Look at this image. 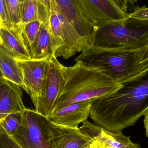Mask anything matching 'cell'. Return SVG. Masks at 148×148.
<instances>
[{
    "label": "cell",
    "mask_w": 148,
    "mask_h": 148,
    "mask_svg": "<svg viewBox=\"0 0 148 148\" xmlns=\"http://www.w3.org/2000/svg\"><path fill=\"white\" fill-rule=\"evenodd\" d=\"M123 10L126 12L128 6V3H133L132 0H113Z\"/></svg>",
    "instance_id": "cell-23"
},
{
    "label": "cell",
    "mask_w": 148,
    "mask_h": 148,
    "mask_svg": "<svg viewBox=\"0 0 148 148\" xmlns=\"http://www.w3.org/2000/svg\"><path fill=\"white\" fill-rule=\"evenodd\" d=\"M148 59V47L146 49V50H145V52H144V54H143V56L142 58L141 61L140 63L142 62H143L145 61Z\"/></svg>",
    "instance_id": "cell-27"
},
{
    "label": "cell",
    "mask_w": 148,
    "mask_h": 148,
    "mask_svg": "<svg viewBox=\"0 0 148 148\" xmlns=\"http://www.w3.org/2000/svg\"><path fill=\"white\" fill-rule=\"evenodd\" d=\"M30 54L31 59L35 60H44L53 55L51 49L49 21L46 23H42Z\"/></svg>",
    "instance_id": "cell-15"
},
{
    "label": "cell",
    "mask_w": 148,
    "mask_h": 148,
    "mask_svg": "<svg viewBox=\"0 0 148 148\" xmlns=\"http://www.w3.org/2000/svg\"><path fill=\"white\" fill-rule=\"evenodd\" d=\"M144 124L145 126V130H146V136L148 138V110L144 115Z\"/></svg>",
    "instance_id": "cell-26"
},
{
    "label": "cell",
    "mask_w": 148,
    "mask_h": 148,
    "mask_svg": "<svg viewBox=\"0 0 148 148\" xmlns=\"http://www.w3.org/2000/svg\"><path fill=\"white\" fill-rule=\"evenodd\" d=\"M56 8L80 36L91 46L94 27L83 14L75 0H53Z\"/></svg>",
    "instance_id": "cell-9"
},
{
    "label": "cell",
    "mask_w": 148,
    "mask_h": 148,
    "mask_svg": "<svg viewBox=\"0 0 148 148\" xmlns=\"http://www.w3.org/2000/svg\"><path fill=\"white\" fill-rule=\"evenodd\" d=\"M95 140L112 148H141L139 144L132 142L129 136L124 135L121 131L112 132L102 127L93 139Z\"/></svg>",
    "instance_id": "cell-16"
},
{
    "label": "cell",
    "mask_w": 148,
    "mask_h": 148,
    "mask_svg": "<svg viewBox=\"0 0 148 148\" xmlns=\"http://www.w3.org/2000/svg\"><path fill=\"white\" fill-rule=\"evenodd\" d=\"M22 25L36 21H40V8L35 0L25 1L20 4Z\"/></svg>",
    "instance_id": "cell-17"
},
{
    "label": "cell",
    "mask_w": 148,
    "mask_h": 148,
    "mask_svg": "<svg viewBox=\"0 0 148 148\" xmlns=\"http://www.w3.org/2000/svg\"><path fill=\"white\" fill-rule=\"evenodd\" d=\"M85 148H90V146H89V147H87Z\"/></svg>",
    "instance_id": "cell-31"
},
{
    "label": "cell",
    "mask_w": 148,
    "mask_h": 148,
    "mask_svg": "<svg viewBox=\"0 0 148 148\" xmlns=\"http://www.w3.org/2000/svg\"><path fill=\"white\" fill-rule=\"evenodd\" d=\"M50 122L35 110L26 108L21 125L11 136L22 148H53L50 141Z\"/></svg>",
    "instance_id": "cell-5"
},
{
    "label": "cell",
    "mask_w": 148,
    "mask_h": 148,
    "mask_svg": "<svg viewBox=\"0 0 148 148\" xmlns=\"http://www.w3.org/2000/svg\"><path fill=\"white\" fill-rule=\"evenodd\" d=\"M21 88L4 77L0 78V121L8 115L22 112L26 108Z\"/></svg>",
    "instance_id": "cell-12"
},
{
    "label": "cell",
    "mask_w": 148,
    "mask_h": 148,
    "mask_svg": "<svg viewBox=\"0 0 148 148\" xmlns=\"http://www.w3.org/2000/svg\"><path fill=\"white\" fill-rule=\"evenodd\" d=\"M62 71L64 83L51 114L74 103L110 95L123 86L103 69L81 61L72 66L62 65Z\"/></svg>",
    "instance_id": "cell-2"
},
{
    "label": "cell",
    "mask_w": 148,
    "mask_h": 148,
    "mask_svg": "<svg viewBox=\"0 0 148 148\" xmlns=\"http://www.w3.org/2000/svg\"><path fill=\"white\" fill-rule=\"evenodd\" d=\"M62 65L54 56H50L41 96L35 106L38 113L47 117L52 113L63 87Z\"/></svg>",
    "instance_id": "cell-6"
},
{
    "label": "cell",
    "mask_w": 148,
    "mask_h": 148,
    "mask_svg": "<svg viewBox=\"0 0 148 148\" xmlns=\"http://www.w3.org/2000/svg\"><path fill=\"white\" fill-rule=\"evenodd\" d=\"M1 27H0V45H1L2 43V40L1 37Z\"/></svg>",
    "instance_id": "cell-28"
},
{
    "label": "cell",
    "mask_w": 148,
    "mask_h": 148,
    "mask_svg": "<svg viewBox=\"0 0 148 148\" xmlns=\"http://www.w3.org/2000/svg\"><path fill=\"white\" fill-rule=\"evenodd\" d=\"M0 71L5 79L25 89L21 69L14 57L0 45Z\"/></svg>",
    "instance_id": "cell-14"
},
{
    "label": "cell",
    "mask_w": 148,
    "mask_h": 148,
    "mask_svg": "<svg viewBox=\"0 0 148 148\" xmlns=\"http://www.w3.org/2000/svg\"><path fill=\"white\" fill-rule=\"evenodd\" d=\"M143 70L115 92L95 100L89 116L94 122L112 132L134 125L148 110V59Z\"/></svg>",
    "instance_id": "cell-1"
},
{
    "label": "cell",
    "mask_w": 148,
    "mask_h": 148,
    "mask_svg": "<svg viewBox=\"0 0 148 148\" xmlns=\"http://www.w3.org/2000/svg\"><path fill=\"white\" fill-rule=\"evenodd\" d=\"M50 122V141L53 148H85L93 142L78 128L65 127Z\"/></svg>",
    "instance_id": "cell-10"
},
{
    "label": "cell",
    "mask_w": 148,
    "mask_h": 148,
    "mask_svg": "<svg viewBox=\"0 0 148 148\" xmlns=\"http://www.w3.org/2000/svg\"><path fill=\"white\" fill-rule=\"evenodd\" d=\"M83 14L95 27L129 16L113 0H75Z\"/></svg>",
    "instance_id": "cell-7"
},
{
    "label": "cell",
    "mask_w": 148,
    "mask_h": 148,
    "mask_svg": "<svg viewBox=\"0 0 148 148\" xmlns=\"http://www.w3.org/2000/svg\"><path fill=\"white\" fill-rule=\"evenodd\" d=\"M2 77H3V76L2 74L0 71V78H2Z\"/></svg>",
    "instance_id": "cell-29"
},
{
    "label": "cell",
    "mask_w": 148,
    "mask_h": 148,
    "mask_svg": "<svg viewBox=\"0 0 148 148\" xmlns=\"http://www.w3.org/2000/svg\"><path fill=\"white\" fill-rule=\"evenodd\" d=\"M90 148H112L107 145L101 144L97 141H93L90 145Z\"/></svg>",
    "instance_id": "cell-25"
},
{
    "label": "cell",
    "mask_w": 148,
    "mask_h": 148,
    "mask_svg": "<svg viewBox=\"0 0 148 148\" xmlns=\"http://www.w3.org/2000/svg\"><path fill=\"white\" fill-rule=\"evenodd\" d=\"M132 1H133V2H134V1H137V0H132Z\"/></svg>",
    "instance_id": "cell-32"
},
{
    "label": "cell",
    "mask_w": 148,
    "mask_h": 148,
    "mask_svg": "<svg viewBox=\"0 0 148 148\" xmlns=\"http://www.w3.org/2000/svg\"><path fill=\"white\" fill-rule=\"evenodd\" d=\"M42 23L40 21H36L23 25L22 35L24 43L30 53L31 48L37 37Z\"/></svg>",
    "instance_id": "cell-18"
},
{
    "label": "cell",
    "mask_w": 148,
    "mask_h": 148,
    "mask_svg": "<svg viewBox=\"0 0 148 148\" xmlns=\"http://www.w3.org/2000/svg\"><path fill=\"white\" fill-rule=\"evenodd\" d=\"M30 1V0H20L21 2H22L25 1Z\"/></svg>",
    "instance_id": "cell-30"
},
{
    "label": "cell",
    "mask_w": 148,
    "mask_h": 148,
    "mask_svg": "<svg viewBox=\"0 0 148 148\" xmlns=\"http://www.w3.org/2000/svg\"><path fill=\"white\" fill-rule=\"evenodd\" d=\"M130 17L142 20H148V8L146 6L134 8V11L129 14Z\"/></svg>",
    "instance_id": "cell-22"
},
{
    "label": "cell",
    "mask_w": 148,
    "mask_h": 148,
    "mask_svg": "<svg viewBox=\"0 0 148 148\" xmlns=\"http://www.w3.org/2000/svg\"><path fill=\"white\" fill-rule=\"evenodd\" d=\"M0 27L8 29L14 28L10 20L4 0H0Z\"/></svg>",
    "instance_id": "cell-21"
},
{
    "label": "cell",
    "mask_w": 148,
    "mask_h": 148,
    "mask_svg": "<svg viewBox=\"0 0 148 148\" xmlns=\"http://www.w3.org/2000/svg\"><path fill=\"white\" fill-rule=\"evenodd\" d=\"M50 56L41 60L16 59L21 69L24 90L30 96L34 106L41 96Z\"/></svg>",
    "instance_id": "cell-8"
},
{
    "label": "cell",
    "mask_w": 148,
    "mask_h": 148,
    "mask_svg": "<svg viewBox=\"0 0 148 148\" xmlns=\"http://www.w3.org/2000/svg\"><path fill=\"white\" fill-rule=\"evenodd\" d=\"M147 48L127 50L91 47L82 52L75 60L87 66L103 69L122 84L143 70L140 63Z\"/></svg>",
    "instance_id": "cell-4"
},
{
    "label": "cell",
    "mask_w": 148,
    "mask_h": 148,
    "mask_svg": "<svg viewBox=\"0 0 148 148\" xmlns=\"http://www.w3.org/2000/svg\"><path fill=\"white\" fill-rule=\"evenodd\" d=\"M23 113V111L10 114L0 121V125L10 136L14 135L21 125Z\"/></svg>",
    "instance_id": "cell-19"
},
{
    "label": "cell",
    "mask_w": 148,
    "mask_h": 148,
    "mask_svg": "<svg viewBox=\"0 0 148 148\" xmlns=\"http://www.w3.org/2000/svg\"><path fill=\"white\" fill-rule=\"evenodd\" d=\"M10 20L12 26L15 28L21 30V24L20 0H4Z\"/></svg>",
    "instance_id": "cell-20"
},
{
    "label": "cell",
    "mask_w": 148,
    "mask_h": 148,
    "mask_svg": "<svg viewBox=\"0 0 148 148\" xmlns=\"http://www.w3.org/2000/svg\"><path fill=\"white\" fill-rule=\"evenodd\" d=\"M1 35L2 40L1 46L11 54L15 59L31 60V56L24 43L21 31L15 28H1Z\"/></svg>",
    "instance_id": "cell-13"
},
{
    "label": "cell",
    "mask_w": 148,
    "mask_h": 148,
    "mask_svg": "<svg viewBox=\"0 0 148 148\" xmlns=\"http://www.w3.org/2000/svg\"><path fill=\"white\" fill-rule=\"evenodd\" d=\"M38 3L44 6L47 9L50 10L51 9V5H52L53 0H35Z\"/></svg>",
    "instance_id": "cell-24"
},
{
    "label": "cell",
    "mask_w": 148,
    "mask_h": 148,
    "mask_svg": "<svg viewBox=\"0 0 148 148\" xmlns=\"http://www.w3.org/2000/svg\"><path fill=\"white\" fill-rule=\"evenodd\" d=\"M96 99L77 102L52 114L48 118L58 125L78 128L80 123L88 119L90 114L91 104Z\"/></svg>",
    "instance_id": "cell-11"
},
{
    "label": "cell",
    "mask_w": 148,
    "mask_h": 148,
    "mask_svg": "<svg viewBox=\"0 0 148 148\" xmlns=\"http://www.w3.org/2000/svg\"><path fill=\"white\" fill-rule=\"evenodd\" d=\"M148 47V20L128 16L95 27L91 47L137 50Z\"/></svg>",
    "instance_id": "cell-3"
}]
</instances>
